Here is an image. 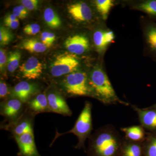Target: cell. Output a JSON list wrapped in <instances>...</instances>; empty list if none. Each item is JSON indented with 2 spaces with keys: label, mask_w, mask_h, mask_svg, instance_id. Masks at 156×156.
<instances>
[{
  "label": "cell",
  "mask_w": 156,
  "mask_h": 156,
  "mask_svg": "<svg viewBox=\"0 0 156 156\" xmlns=\"http://www.w3.org/2000/svg\"><path fill=\"white\" fill-rule=\"evenodd\" d=\"M36 88L34 84L22 81L14 87L13 96L17 98L22 102H25L35 92Z\"/></svg>",
  "instance_id": "7c38bea8"
},
{
  "label": "cell",
  "mask_w": 156,
  "mask_h": 156,
  "mask_svg": "<svg viewBox=\"0 0 156 156\" xmlns=\"http://www.w3.org/2000/svg\"><path fill=\"white\" fill-rule=\"evenodd\" d=\"M89 79L90 91L94 96L105 105L121 104L126 106L129 104L120 100L105 73L100 68L93 70Z\"/></svg>",
  "instance_id": "7a4b0ae2"
},
{
  "label": "cell",
  "mask_w": 156,
  "mask_h": 156,
  "mask_svg": "<svg viewBox=\"0 0 156 156\" xmlns=\"http://www.w3.org/2000/svg\"><path fill=\"white\" fill-rule=\"evenodd\" d=\"M21 54L20 51L11 52L9 54L7 60V68L9 71L14 72L19 66Z\"/></svg>",
  "instance_id": "7402d4cb"
},
{
  "label": "cell",
  "mask_w": 156,
  "mask_h": 156,
  "mask_svg": "<svg viewBox=\"0 0 156 156\" xmlns=\"http://www.w3.org/2000/svg\"><path fill=\"white\" fill-rule=\"evenodd\" d=\"M147 40L153 50L156 51V27H151L147 32Z\"/></svg>",
  "instance_id": "4316f807"
},
{
  "label": "cell",
  "mask_w": 156,
  "mask_h": 156,
  "mask_svg": "<svg viewBox=\"0 0 156 156\" xmlns=\"http://www.w3.org/2000/svg\"><path fill=\"white\" fill-rule=\"evenodd\" d=\"M17 19L16 16L14 14H11L8 15L6 16L5 20H4V23L11 22V21H14Z\"/></svg>",
  "instance_id": "836d02e7"
},
{
  "label": "cell",
  "mask_w": 156,
  "mask_h": 156,
  "mask_svg": "<svg viewBox=\"0 0 156 156\" xmlns=\"http://www.w3.org/2000/svg\"><path fill=\"white\" fill-rule=\"evenodd\" d=\"M79 65V62L75 55L63 53L56 56L51 66V75L54 77H60L71 73Z\"/></svg>",
  "instance_id": "5b68a950"
},
{
  "label": "cell",
  "mask_w": 156,
  "mask_h": 156,
  "mask_svg": "<svg viewBox=\"0 0 156 156\" xmlns=\"http://www.w3.org/2000/svg\"><path fill=\"white\" fill-rule=\"evenodd\" d=\"M19 151V156H41L39 154L34 139V133H26L15 136Z\"/></svg>",
  "instance_id": "8992f818"
},
{
  "label": "cell",
  "mask_w": 156,
  "mask_h": 156,
  "mask_svg": "<svg viewBox=\"0 0 156 156\" xmlns=\"http://www.w3.org/2000/svg\"><path fill=\"white\" fill-rule=\"evenodd\" d=\"M115 38L114 33L110 30H98L93 35V41L96 49L99 52L104 51Z\"/></svg>",
  "instance_id": "4fadbf2b"
},
{
  "label": "cell",
  "mask_w": 156,
  "mask_h": 156,
  "mask_svg": "<svg viewBox=\"0 0 156 156\" xmlns=\"http://www.w3.org/2000/svg\"><path fill=\"white\" fill-rule=\"evenodd\" d=\"M44 17L47 25L51 28H58L61 25V20L56 12L51 8L45 9Z\"/></svg>",
  "instance_id": "ffe728a7"
},
{
  "label": "cell",
  "mask_w": 156,
  "mask_h": 156,
  "mask_svg": "<svg viewBox=\"0 0 156 156\" xmlns=\"http://www.w3.org/2000/svg\"><path fill=\"white\" fill-rule=\"evenodd\" d=\"M69 13L75 20L86 22L92 19V11L86 3L80 2L71 4L68 7Z\"/></svg>",
  "instance_id": "30bf717a"
},
{
  "label": "cell",
  "mask_w": 156,
  "mask_h": 156,
  "mask_svg": "<svg viewBox=\"0 0 156 156\" xmlns=\"http://www.w3.org/2000/svg\"><path fill=\"white\" fill-rule=\"evenodd\" d=\"M8 59L7 58L5 52V50L1 48L0 50V69L1 71H2L5 65L7 62Z\"/></svg>",
  "instance_id": "f546056e"
},
{
  "label": "cell",
  "mask_w": 156,
  "mask_h": 156,
  "mask_svg": "<svg viewBox=\"0 0 156 156\" xmlns=\"http://www.w3.org/2000/svg\"><path fill=\"white\" fill-rule=\"evenodd\" d=\"M96 9L103 19H106L111 9L113 6L112 0H97L95 1Z\"/></svg>",
  "instance_id": "44dd1931"
},
{
  "label": "cell",
  "mask_w": 156,
  "mask_h": 156,
  "mask_svg": "<svg viewBox=\"0 0 156 156\" xmlns=\"http://www.w3.org/2000/svg\"><path fill=\"white\" fill-rule=\"evenodd\" d=\"M5 25L7 27L12 29H16L19 27L20 23L18 19L11 22H5Z\"/></svg>",
  "instance_id": "d6a6232c"
},
{
  "label": "cell",
  "mask_w": 156,
  "mask_h": 156,
  "mask_svg": "<svg viewBox=\"0 0 156 156\" xmlns=\"http://www.w3.org/2000/svg\"><path fill=\"white\" fill-rule=\"evenodd\" d=\"M65 46L71 53L81 55L89 49V43L87 37L76 35L68 37L65 42Z\"/></svg>",
  "instance_id": "ba28073f"
},
{
  "label": "cell",
  "mask_w": 156,
  "mask_h": 156,
  "mask_svg": "<svg viewBox=\"0 0 156 156\" xmlns=\"http://www.w3.org/2000/svg\"><path fill=\"white\" fill-rule=\"evenodd\" d=\"M31 109L36 112H42L49 109L48 98L44 93L39 94L29 103Z\"/></svg>",
  "instance_id": "e0dca14e"
},
{
  "label": "cell",
  "mask_w": 156,
  "mask_h": 156,
  "mask_svg": "<svg viewBox=\"0 0 156 156\" xmlns=\"http://www.w3.org/2000/svg\"><path fill=\"white\" fill-rule=\"evenodd\" d=\"M14 132L15 136H20L26 133H34L31 124L28 121L19 123L14 128Z\"/></svg>",
  "instance_id": "603a6c76"
},
{
  "label": "cell",
  "mask_w": 156,
  "mask_h": 156,
  "mask_svg": "<svg viewBox=\"0 0 156 156\" xmlns=\"http://www.w3.org/2000/svg\"><path fill=\"white\" fill-rule=\"evenodd\" d=\"M22 107V101L17 99H13L7 101L2 107V113L8 118H15Z\"/></svg>",
  "instance_id": "2e32d148"
},
{
  "label": "cell",
  "mask_w": 156,
  "mask_h": 156,
  "mask_svg": "<svg viewBox=\"0 0 156 156\" xmlns=\"http://www.w3.org/2000/svg\"><path fill=\"white\" fill-rule=\"evenodd\" d=\"M8 94V87L7 84L3 81L0 82V97L1 98H5Z\"/></svg>",
  "instance_id": "1f68e13d"
},
{
  "label": "cell",
  "mask_w": 156,
  "mask_h": 156,
  "mask_svg": "<svg viewBox=\"0 0 156 156\" xmlns=\"http://www.w3.org/2000/svg\"><path fill=\"white\" fill-rule=\"evenodd\" d=\"M13 14L17 18L23 20L26 18L27 14H25L19 8V6H16L13 9Z\"/></svg>",
  "instance_id": "4dcf8cb0"
},
{
  "label": "cell",
  "mask_w": 156,
  "mask_h": 156,
  "mask_svg": "<svg viewBox=\"0 0 156 156\" xmlns=\"http://www.w3.org/2000/svg\"><path fill=\"white\" fill-rule=\"evenodd\" d=\"M65 90L75 96H87L91 93L89 79L87 74L81 72L71 73L62 82Z\"/></svg>",
  "instance_id": "277c9868"
},
{
  "label": "cell",
  "mask_w": 156,
  "mask_h": 156,
  "mask_svg": "<svg viewBox=\"0 0 156 156\" xmlns=\"http://www.w3.org/2000/svg\"><path fill=\"white\" fill-rule=\"evenodd\" d=\"M19 70L23 77L28 80H35L42 74L43 65L37 58L31 56L19 66Z\"/></svg>",
  "instance_id": "52a82bcc"
},
{
  "label": "cell",
  "mask_w": 156,
  "mask_h": 156,
  "mask_svg": "<svg viewBox=\"0 0 156 156\" xmlns=\"http://www.w3.org/2000/svg\"><path fill=\"white\" fill-rule=\"evenodd\" d=\"M49 109L51 111L65 116H71L70 109L61 95L56 93H51L48 95Z\"/></svg>",
  "instance_id": "8fae6325"
},
{
  "label": "cell",
  "mask_w": 156,
  "mask_h": 156,
  "mask_svg": "<svg viewBox=\"0 0 156 156\" xmlns=\"http://www.w3.org/2000/svg\"><path fill=\"white\" fill-rule=\"evenodd\" d=\"M120 156H143L142 143L133 142L124 137Z\"/></svg>",
  "instance_id": "9a60e30c"
},
{
  "label": "cell",
  "mask_w": 156,
  "mask_h": 156,
  "mask_svg": "<svg viewBox=\"0 0 156 156\" xmlns=\"http://www.w3.org/2000/svg\"><path fill=\"white\" fill-rule=\"evenodd\" d=\"M21 2L23 5L30 11H32L37 9L38 4L37 0H22Z\"/></svg>",
  "instance_id": "f1b7e54d"
},
{
  "label": "cell",
  "mask_w": 156,
  "mask_h": 156,
  "mask_svg": "<svg viewBox=\"0 0 156 156\" xmlns=\"http://www.w3.org/2000/svg\"><path fill=\"white\" fill-rule=\"evenodd\" d=\"M124 140L114 126H102L89 137L87 156H120Z\"/></svg>",
  "instance_id": "6da1fadb"
},
{
  "label": "cell",
  "mask_w": 156,
  "mask_h": 156,
  "mask_svg": "<svg viewBox=\"0 0 156 156\" xmlns=\"http://www.w3.org/2000/svg\"><path fill=\"white\" fill-rule=\"evenodd\" d=\"M131 107L137 113L140 126L145 130L156 131V110L140 108L134 105Z\"/></svg>",
  "instance_id": "9c48e42d"
},
{
  "label": "cell",
  "mask_w": 156,
  "mask_h": 156,
  "mask_svg": "<svg viewBox=\"0 0 156 156\" xmlns=\"http://www.w3.org/2000/svg\"><path fill=\"white\" fill-rule=\"evenodd\" d=\"M155 108H155V109H155V110H156V106H155Z\"/></svg>",
  "instance_id": "e575fe53"
},
{
  "label": "cell",
  "mask_w": 156,
  "mask_h": 156,
  "mask_svg": "<svg viewBox=\"0 0 156 156\" xmlns=\"http://www.w3.org/2000/svg\"><path fill=\"white\" fill-rule=\"evenodd\" d=\"M21 48L30 53H43L47 47L44 44L36 39H26L21 44Z\"/></svg>",
  "instance_id": "ac0fdd59"
},
{
  "label": "cell",
  "mask_w": 156,
  "mask_h": 156,
  "mask_svg": "<svg viewBox=\"0 0 156 156\" xmlns=\"http://www.w3.org/2000/svg\"><path fill=\"white\" fill-rule=\"evenodd\" d=\"M41 30V27L37 23L27 24L24 27L23 31L24 33L28 35H34Z\"/></svg>",
  "instance_id": "83f0119b"
},
{
  "label": "cell",
  "mask_w": 156,
  "mask_h": 156,
  "mask_svg": "<svg viewBox=\"0 0 156 156\" xmlns=\"http://www.w3.org/2000/svg\"><path fill=\"white\" fill-rule=\"evenodd\" d=\"M56 36L53 33L49 32H44L41 34V40L42 43L49 48L51 47L53 42L55 41Z\"/></svg>",
  "instance_id": "484cf974"
},
{
  "label": "cell",
  "mask_w": 156,
  "mask_h": 156,
  "mask_svg": "<svg viewBox=\"0 0 156 156\" xmlns=\"http://www.w3.org/2000/svg\"><path fill=\"white\" fill-rule=\"evenodd\" d=\"M142 144L143 156H156V135L147 134Z\"/></svg>",
  "instance_id": "d6986e66"
},
{
  "label": "cell",
  "mask_w": 156,
  "mask_h": 156,
  "mask_svg": "<svg viewBox=\"0 0 156 156\" xmlns=\"http://www.w3.org/2000/svg\"><path fill=\"white\" fill-rule=\"evenodd\" d=\"M126 139L133 142L143 143L147 136L145 130L142 126H134L121 128Z\"/></svg>",
  "instance_id": "5bb4252c"
},
{
  "label": "cell",
  "mask_w": 156,
  "mask_h": 156,
  "mask_svg": "<svg viewBox=\"0 0 156 156\" xmlns=\"http://www.w3.org/2000/svg\"><path fill=\"white\" fill-rule=\"evenodd\" d=\"M140 9L151 15H156V1L144 2L139 5Z\"/></svg>",
  "instance_id": "cb8c5ba5"
},
{
  "label": "cell",
  "mask_w": 156,
  "mask_h": 156,
  "mask_svg": "<svg viewBox=\"0 0 156 156\" xmlns=\"http://www.w3.org/2000/svg\"><path fill=\"white\" fill-rule=\"evenodd\" d=\"M13 39V35L9 30L1 27L0 28V44L2 45H8Z\"/></svg>",
  "instance_id": "d4e9b609"
},
{
  "label": "cell",
  "mask_w": 156,
  "mask_h": 156,
  "mask_svg": "<svg viewBox=\"0 0 156 156\" xmlns=\"http://www.w3.org/2000/svg\"><path fill=\"white\" fill-rule=\"evenodd\" d=\"M92 104L87 101L73 128L70 131L62 134L56 132L55 138L56 139L63 134L72 133L78 137V143L76 148H84L85 141L91 136L92 130Z\"/></svg>",
  "instance_id": "3957f363"
}]
</instances>
